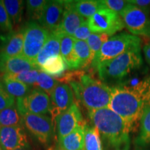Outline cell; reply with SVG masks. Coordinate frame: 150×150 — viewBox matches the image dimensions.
Returning <instances> with one entry per match:
<instances>
[{"mask_svg": "<svg viewBox=\"0 0 150 150\" xmlns=\"http://www.w3.org/2000/svg\"><path fill=\"white\" fill-rule=\"evenodd\" d=\"M70 85L76 99L88 110L108 108L112 95V88L102 81L81 71H75L64 75L61 81Z\"/></svg>", "mask_w": 150, "mask_h": 150, "instance_id": "1", "label": "cell"}, {"mask_svg": "<svg viewBox=\"0 0 150 150\" xmlns=\"http://www.w3.org/2000/svg\"><path fill=\"white\" fill-rule=\"evenodd\" d=\"M88 114L94 127L110 147L116 150H128L132 130L120 116L108 108L89 110Z\"/></svg>", "mask_w": 150, "mask_h": 150, "instance_id": "2", "label": "cell"}, {"mask_svg": "<svg viewBox=\"0 0 150 150\" xmlns=\"http://www.w3.org/2000/svg\"><path fill=\"white\" fill-rule=\"evenodd\" d=\"M108 108L120 115L130 127L136 128L145 108L137 93L131 88L116 86L112 88Z\"/></svg>", "mask_w": 150, "mask_h": 150, "instance_id": "3", "label": "cell"}, {"mask_svg": "<svg viewBox=\"0 0 150 150\" xmlns=\"http://www.w3.org/2000/svg\"><path fill=\"white\" fill-rule=\"evenodd\" d=\"M140 50H134L118 56L99 65L96 70L103 82H120L142 66Z\"/></svg>", "mask_w": 150, "mask_h": 150, "instance_id": "4", "label": "cell"}, {"mask_svg": "<svg viewBox=\"0 0 150 150\" xmlns=\"http://www.w3.org/2000/svg\"><path fill=\"white\" fill-rule=\"evenodd\" d=\"M141 40L136 35L121 33L108 38L105 42L101 50L94 58L92 67L94 69L102 63L112 60L126 52L140 50Z\"/></svg>", "mask_w": 150, "mask_h": 150, "instance_id": "5", "label": "cell"}, {"mask_svg": "<svg viewBox=\"0 0 150 150\" xmlns=\"http://www.w3.org/2000/svg\"><path fill=\"white\" fill-rule=\"evenodd\" d=\"M22 31L24 47L22 55L35 64V59L48 40L50 33L35 22H29Z\"/></svg>", "mask_w": 150, "mask_h": 150, "instance_id": "6", "label": "cell"}, {"mask_svg": "<svg viewBox=\"0 0 150 150\" xmlns=\"http://www.w3.org/2000/svg\"><path fill=\"white\" fill-rule=\"evenodd\" d=\"M93 33H104L108 36L121 31L125 25L121 16L106 7L99 9L87 20Z\"/></svg>", "mask_w": 150, "mask_h": 150, "instance_id": "7", "label": "cell"}, {"mask_svg": "<svg viewBox=\"0 0 150 150\" xmlns=\"http://www.w3.org/2000/svg\"><path fill=\"white\" fill-rule=\"evenodd\" d=\"M16 106L21 115L26 113L46 115L51 110V99L45 92L34 88L26 97L17 99Z\"/></svg>", "mask_w": 150, "mask_h": 150, "instance_id": "8", "label": "cell"}, {"mask_svg": "<svg viewBox=\"0 0 150 150\" xmlns=\"http://www.w3.org/2000/svg\"><path fill=\"white\" fill-rule=\"evenodd\" d=\"M121 17L125 27L134 35L150 37V17L148 11L131 4Z\"/></svg>", "mask_w": 150, "mask_h": 150, "instance_id": "9", "label": "cell"}, {"mask_svg": "<svg viewBox=\"0 0 150 150\" xmlns=\"http://www.w3.org/2000/svg\"><path fill=\"white\" fill-rule=\"evenodd\" d=\"M27 130L42 144H48L54 133L52 118L46 115L26 113L22 115Z\"/></svg>", "mask_w": 150, "mask_h": 150, "instance_id": "10", "label": "cell"}, {"mask_svg": "<svg viewBox=\"0 0 150 150\" xmlns=\"http://www.w3.org/2000/svg\"><path fill=\"white\" fill-rule=\"evenodd\" d=\"M55 121L59 139L70 134L78 127L86 125L79 106L76 103L66 111L58 115Z\"/></svg>", "mask_w": 150, "mask_h": 150, "instance_id": "11", "label": "cell"}, {"mask_svg": "<svg viewBox=\"0 0 150 150\" xmlns=\"http://www.w3.org/2000/svg\"><path fill=\"white\" fill-rule=\"evenodd\" d=\"M29 147L27 134L22 126L1 127L0 129L1 150H15Z\"/></svg>", "mask_w": 150, "mask_h": 150, "instance_id": "12", "label": "cell"}, {"mask_svg": "<svg viewBox=\"0 0 150 150\" xmlns=\"http://www.w3.org/2000/svg\"><path fill=\"white\" fill-rule=\"evenodd\" d=\"M50 97L52 120H55L58 115L68 110L75 103L72 89L66 83L58 84Z\"/></svg>", "mask_w": 150, "mask_h": 150, "instance_id": "13", "label": "cell"}, {"mask_svg": "<svg viewBox=\"0 0 150 150\" xmlns=\"http://www.w3.org/2000/svg\"><path fill=\"white\" fill-rule=\"evenodd\" d=\"M64 12L63 1H48L39 23L50 33L59 27Z\"/></svg>", "mask_w": 150, "mask_h": 150, "instance_id": "14", "label": "cell"}, {"mask_svg": "<svg viewBox=\"0 0 150 150\" xmlns=\"http://www.w3.org/2000/svg\"><path fill=\"white\" fill-rule=\"evenodd\" d=\"M24 47L23 31H11L0 35V57L11 58L22 54Z\"/></svg>", "mask_w": 150, "mask_h": 150, "instance_id": "15", "label": "cell"}, {"mask_svg": "<svg viewBox=\"0 0 150 150\" xmlns=\"http://www.w3.org/2000/svg\"><path fill=\"white\" fill-rule=\"evenodd\" d=\"M63 4L64 12L61 23L54 32L63 33L72 37L76 30L86 20L75 10L73 6L72 1H63Z\"/></svg>", "mask_w": 150, "mask_h": 150, "instance_id": "16", "label": "cell"}, {"mask_svg": "<svg viewBox=\"0 0 150 150\" xmlns=\"http://www.w3.org/2000/svg\"><path fill=\"white\" fill-rule=\"evenodd\" d=\"M59 35L61 42V56L66 63L69 70L81 69V63L74 48L75 39L63 33L56 32Z\"/></svg>", "mask_w": 150, "mask_h": 150, "instance_id": "17", "label": "cell"}, {"mask_svg": "<svg viewBox=\"0 0 150 150\" xmlns=\"http://www.w3.org/2000/svg\"><path fill=\"white\" fill-rule=\"evenodd\" d=\"M37 68L38 67L33 62L22 55L11 58L0 57V72L4 73V74H18Z\"/></svg>", "mask_w": 150, "mask_h": 150, "instance_id": "18", "label": "cell"}, {"mask_svg": "<svg viewBox=\"0 0 150 150\" xmlns=\"http://www.w3.org/2000/svg\"><path fill=\"white\" fill-rule=\"evenodd\" d=\"M61 53V42L56 32H51L48 40L43 46L35 61V65L40 69L50 58L59 56Z\"/></svg>", "mask_w": 150, "mask_h": 150, "instance_id": "19", "label": "cell"}, {"mask_svg": "<svg viewBox=\"0 0 150 150\" xmlns=\"http://www.w3.org/2000/svg\"><path fill=\"white\" fill-rule=\"evenodd\" d=\"M78 127L70 134L59 139L60 149L61 150H84L85 127Z\"/></svg>", "mask_w": 150, "mask_h": 150, "instance_id": "20", "label": "cell"}, {"mask_svg": "<svg viewBox=\"0 0 150 150\" xmlns=\"http://www.w3.org/2000/svg\"><path fill=\"white\" fill-rule=\"evenodd\" d=\"M67 65L61 55L50 58L42 66L40 70L47 74L52 76H63Z\"/></svg>", "mask_w": 150, "mask_h": 150, "instance_id": "21", "label": "cell"}, {"mask_svg": "<svg viewBox=\"0 0 150 150\" xmlns=\"http://www.w3.org/2000/svg\"><path fill=\"white\" fill-rule=\"evenodd\" d=\"M73 6L77 13L83 18L89 19L99 9L105 7L101 1L95 0H81L72 1Z\"/></svg>", "mask_w": 150, "mask_h": 150, "instance_id": "22", "label": "cell"}, {"mask_svg": "<svg viewBox=\"0 0 150 150\" xmlns=\"http://www.w3.org/2000/svg\"><path fill=\"white\" fill-rule=\"evenodd\" d=\"M23 125V118L15 105L0 111V125L1 127L22 126Z\"/></svg>", "mask_w": 150, "mask_h": 150, "instance_id": "23", "label": "cell"}, {"mask_svg": "<svg viewBox=\"0 0 150 150\" xmlns=\"http://www.w3.org/2000/svg\"><path fill=\"white\" fill-rule=\"evenodd\" d=\"M2 83L7 93L17 99L26 97L31 91L29 86L10 79L3 78Z\"/></svg>", "mask_w": 150, "mask_h": 150, "instance_id": "24", "label": "cell"}, {"mask_svg": "<svg viewBox=\"0 0 150 150\" xmlns=\"http://www.w3.org/2000/svg\"><path fill=\"white\" fill-rule=\"evenodd\" d=\"M136 144L138 146L150 145V106L145 109L140 120V129Z\"/></svg>", "mask_w": 150, "mask_h": 150, "instance_id": "25", "label": "cell"}, {"mask_svg": "<svg viewBox=\"0 0 150 150\" xmlns=\"http://www.w3.org/2000/svg\"><path fill=\"white\" fill-rule=\"evenodd\" d=\"M84 150H104L100 134L95 127H85Z\"/></svg>", "mask_w": 150, "mask_h": 150, "instance_id": "26", "label": "cell"}, {"mask_svg": "<svg viewBox=\"0 0 150 150\" xmlns=\"http://www.w3.org/2000/svg\"><path fill=\"white\" fill-rule=\"evenodd\" d=\"M74 48L80 61L81 68H86L92 65L94 57L86 41L75 40Z\"/></svg>", "mask_w": 150, "mask_h": 150, "instance_id": "27", "label": "cell"}, {"mask_svg": "<svg viewBox=\"0 0 150 150\" xmlns=\"http://www.w3.org/2000/svg\"><path fill=\"white\" fill-rule=\"evenodd\" d=\"M4 4L13 25L20 23L24 10V1L20 0H4Z\"/></svg>", "mask_w": 150, "mask_h": 150, "instance_id": "28", "label": "cell"}, {"mask_svg": "<svg viewBox=\"0 0 150 150\" xmlns=\"http://www.w3.org/2000/svg\"><path fill=\"white\" fill-rule=\"evenodd\" d=\"M40 71V69L37 68L31 70L24 71V72L18 73V74H4L3 75V78L16 80L17 81L22 82V83L27 84L29 86H34Z\"/></svg>", "mask_w": 150, "mask_h": 150, "instance_id": "29", "label": "cell"}, {"mask_svg": "<svg viewBox=\"0 0 150 150\" xmlns=\"http://www.w3.org/2000/svg\"><path fill=\"white\" fill-rule=\"evenodd\" d=\"M127 88H131L136 92L141 99L145 108L150 106V75L137 82L132 87Z\"/></svg>", "mask_w": 150, "mask_h": 150, "instance_id": "30", "label": "cell"}, {"mask_svg": "<svg viewBox=\"0 0 150 150\" xmlns=\"http://www.w3.org/2000/svg\"><path fill=\"white\" fill-rule=\"evenodd\" d=\"M59 83V80L55 79L51 76L47 74L46 73L40 70L34 86H36L35 88L42 90V91L45 92L49 96H50L52 92L54 91V90L55 89V88Z\"/></svg>", "mask_w": 150, "mask_h": 150, "instance_id": "31", "label": "cell"}, {"mask_svg": "<svg viewBox=\"0 0 150 150\" xmlns=\"http://www.w3.org/2000/svg\"><path fill=\"white\" fill-rule=\"evenodd\" d=\"M48 1L45 0H28L27 1V13L30 18L39 21L42 16Z\"/></svg>", "mask_w": 150, "mask_h": 150, "instance_id": "32", "label": "cell"}, {"mask_svg": "<svg viewBox=\"0 0 150 150\" xmlns=\"http://www.w3.org/2000/svg\"><path fill=\"white\" fill-rule=\"evenodd\" d=\"M108 37L109 36L108 35L104 34V33H92L88 40H86L94 58L101 50L104 43L108 40L109 38Z\"/></svg>", "mask_w": 150, "mask_h": 150, "instance_id": "33", "label": "cell"}, {"mask_svg": "<svg viewBox=\"0 0 150 150\" xmlns=\"http://www.w3.org/2000/svg\"><path fill=\"white\" fill-rule=\"evenodd\" d=\"M101 2L106 8L117 13L120 16L131 5V3H129V1L123 0H102Z\"/></svg>", "mask_w": 150, "mask_h": 150, "instance_id": "34", "label": "cell"}, {"mask_svg": "<svg viewBox=\"0 0 150 150\" xmlns=\"http://www.w3.org/2000/svg\"><path fill=\"white\" fill-rule=\"evenodd\" d=\"M0 29L3 32L13 31V24L7 13L2 0H0Z\"/></svg>", "mask_w": 150, "mask_h": 150, "instance_id": "35", "label": "cell"}, {"mask_svg": "<svg viewBox=\"0 0 150 150\" xmlns=\"http://www.w3.org/2000/svg\"><path fill=\"white\" fill-rule=\"evenodd\" d=\"M15 105V98L7 93L2 81H0V111Z\"/></svg>", "mask_w": 150, "mask_h": 150, "instance_id": "36", "label": "cell"}, {"mask_svg": "<svg viewBox=\"0 0 150 150\" xmlns=\"http://www.w3.org/2000/svg\"><path fill=\"white\" fill-rule=\"evenodd\" d=\"M91 33L92 31L89 29L88 22L85 21L83 23L81 24L80 27L76 30L72 37L75 40L86 41L88 40Z\"/></svg>", "mask_w": 150, "mask_h": 150, "instance_id": "37", "label": "cell"}, {"mask_svg": "<svg viewBox=\"0 0 150 150\" xmlns=\"http://www.w3.org/2000/svg\"><path fill=\"white\" fill-rule=\"evenodd\" d=\"M129 1L131 4L136 6L140 9L149 12L150 0H133V1Z\"/></svg>", "mask_w": 150, "mask_h": 150, "instance_id": "38", "label": "cell"}, {"mask_svg": "<svg viewBox=\"0 0 150 150\" xmlns=\"http://www.w3.org/2000/svg\"><path fill=\"white\" fill-rule=\"evenodd\" d=\"M143 51L144 54H145L146 61H147L148 64L150 65V43L144 46Z\"/></svg>", "mask_w": 150, "mask_h": 150, "instance_id": "39", "label": "cell"}, {"mask_svg": "<svg viewBox=\"0 0 150 150\" xmlns=\"http://www.w3.org/2000/svg\"><path fill=\"white\" fill-rule=\"evenodd\" d=\"M15 150H31L30 149V147H25V148H20V149H15Z\"/></svg>", "mask_w": 150, "mask_h": 150, "instance_id": "40", "label": "cell"}, {"mask_svg": "<svg viewBox=\"0 0 150 150\" xmlns=\"http://www.w3.org/2000/svg\"><path fill=\"white\" fill-rule=\"evenodd\" d=\"M55 150H60L59 149H55Z\"/></svg>", "mask_w": 150, "mask_h": 150, "instance_id": "41", "label": "cell"}, {"mask_svg": "<svg viewBox=\"0 0 150 150\" xmlns=\"http://www.w3.org/2000/svg\"><path fill=\"white\" fill-rule=\"evenodd\" d=\"M1 125H0V129H1Z\"/></svg>", "mask_w": 150, "mask_h": 150, "instance_id": "42", "label": "cell"}, {"mask_svg": "<svg viewBox=\"0 0 150 150\" xmlns=\"http://www.w3.org/2000/svg\"><path fill=\"white\" fill-rule=\"evenodd\" d=\"M0 150H1V147H0Z\"/></svg>", "mask_w": 150, "mask_h": 150, "instance_id": "43", "label": "cell"}, {"mask_svg": "<svg viewBox=\"0 0 150 150\" xmlns=\"http://www.w3.org/2000/svg\"><path fill=\"white\" fill-rule=\"evenodd\" d=\"M60 150H61V149H60Z\"/></svg>", "mask_w": 150, "mask_h": 150, "instance_id": "44", "label": "cell"}]
</instances>
